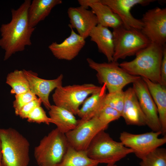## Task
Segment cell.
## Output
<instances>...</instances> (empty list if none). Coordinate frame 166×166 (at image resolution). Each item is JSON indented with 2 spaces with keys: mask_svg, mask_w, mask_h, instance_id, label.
<instances>
[{
  "mask_svg": "<svg viewBox=\"0 0 166 166\" xmlns=\"http://www.w3.org/2000/svg\"><path fill=\"white\" fill-rule=\"evenodd\" d=\"M28 122L38 124L44 123L48 125L53 123L52 119L48 117L45 111L41 106L35 108L28 115L27 118Z\"/></svg>",
  "mask_w": 166,
  "mask_h": 166,
  "instance_id": "obj_29",
  "label": "cell"
},
{
  "mask_svg": "<svg viewBox=\"0 0 166 166\" xmlns=\"http://www.w3.org/2000/svg\"><path fill=\"white\" fill-rule=\"evenodd\" d=\"M108 127L96 117L85 121L78 122L77 127L65 135L69 146L77 151H86L96 135Z\"/></svg>",
  "mask_w": 166,
  "mask_h": 166,
  "instance_id": "obj_11",
  "label": "cell"
},
{
  "mask_svg": "<svg viewBox=\"0 0 166 166\" xmlns=\"http://www.w3.org/2000/svg\"><path fill=\"white\" fill-rule=\"evenodd\" d=\"M6 83L11 87L12 94H18L30 90L29 82L23 70H16L9 73Z\"/></svg>",
  "mask_w": 166,
  "mask_h": 166,
  "instance_id": "obj_25",
  "label": "cell"
},
{
  "mask_svg": "<svg viewBox=\"0 0 166 166\" xmlns=\"http://www.w3.org/2000/svg\"><path fill=\"white\" fill-rule=\"evenodd\" d=\"M95 42L99 51L106 57L108 62L113 61L114 44L113 35L108 28L98 24L91 31L89 36Z\"/></svg>",
  "mask_w": 166,
  "mask_h": 166,
  "instance_id": "obj_20",
  "label": "cell"
},
{
  "mask_svg": "<svg viewBox=\"0 0 166 166\" xmlns=\"http://www.w3.org/2000/svg\"><path fill=\"white\" fill-rule=\"evenodd\" d=\"M62 3L61 0H34L31 3L28 11L29 24L34 28L50 14L56 6Z\"/></svg>",
  "mask_w": 166,
  "mask_h": 166,
  "instance_id": "obj_22",
  "label": "cell"
},
{
  "mask_svg": "<svg viewBox=\"0 0 166 166\" xmlns=\"http://www.w3.org/2000/svg\"><path fill=\"white\" fill-rule=\"evenodd\" d=\"M69 144L65 134L57 128L51 131L35 147L34 156L39 166H56L61 160Z\"/></svg>",
  "mask_w": 166,
  "mask_h": 166,
  "instance_id": "obj_5",
  "label": "cell"
},
{
  "mask_svg": "<svg viewBox=\"0 0 166 166\" xmlns=\"http://www.w3.org/2000/svg\"><path fill=\"white\" fill-rule=\"evenodd\" d=\"M2 166H28L30 144L16 129L0 128Z\"/></svg>",
  "mask_w": 166,
  "mask_h": 166,
  "instance_id": "obj_3",
  "label": "cell"
},
{
  "mask_svg": "<svg viewBox=\"0 0 166 166\" xmlns=\"http://www.w3.org/2000/svg\"><path fill=\"white\" fill-rule=\"evenodd\" d=\"M97 117L102 123L108 126L110 122L119 119L121 116L116 109L105 105Z\"/></svg>",
  "mask_w": 166,
  "mask_h": 166,
  "instance_id": "obj_28",
  "label": "cell"
},
{
  "mask_svg": "<svg viewBox=\"0 0 166 166\" xmlns=\"http://www.w3.org/2000/svg\"><path fill=\"white\" fill-rule=\"evenodd\" d=\"M124 102V92L122 90L106 94L104 104L117 110L121 116Z\"/></svg>",
  "mask_w": 166,
  "mask_h": 166,
  "instance_id": "obj_27",
  "label": "cell"
},
{
  "mask_svg": "<svg viewBox=\"0 0 166 166\" xmlns=\"http://www.w3.org/2000/svg\"><path fill=\"white\" fill-rule=\"evenodd\" d=\"M88 156L99 163H115L128 155L133 153L131 148L121 141L114 140L109 134L102 130L94 137L87 150Z\"/></svg>",
  "mask_w": 166,
  "mask_h": 166,
  "instance_id": "obj_4",
  "label": "cell"
},
{
  "mask_svg": "<svg viewBox=\"0 0 166 166\" xmlns=\"http://www.w3.org/2000/svg\"><path fill=\"white\" fill-rule=\"evenodd\" d=\"M161 132H152L134 134L126 131L121 133L120 141L131 148L136 156L141 159L166 143V136L160 138Z\"/></svg>",
  "mask_w": 166,
  "mask_h": 166,
  "instance_id": "obj_9",
  "label": "cell"
},
{
  "mask_svg": "<svg viewBox=\"0 0 166 166\" xmlns=\"http://www.w3.org/2000/svg\"><path fill=\"white\" fill-rule=\"evenodd\" d=\"M132 88L145 117L146 125L152 131L161 132L156 106L146 83L142 78L133 83Z\"/></svg>",
  "mask_w": 166,
  "mask_h": 166,
  "instance_id": "obj_12",
  "label": "cell"
},
{
  "mask_svg": "<svg viewBox=\"0 0 166 166\" xmlns=\"http://www.w3.org/2000/svg\"><path fill=\"white\" fill-rule=\"evenodd\" d=\"M99 164L89 157L86 151H77L69 146L61 160L56 166H98Z\"/></svg>",
  "mask_w": 166,
  "mask_h": 166,
  "instance_id": "obj_24",
  "label": "cell"
},
{
  "mask_svg": "<svg viewBox=\"0 0 166 166\" xmlns=\"http://www.w3.org/2000/svg\"><path fill=\"white\" fill-rule=\"evenodd\" d=\"M164 46L150 42L135 55L133 60L123 62L119 66L130 74L161 84L160 69Z\"/></svg>",
  "mask_w": 166,
  "mask_h": 166,
  "instance_id": "obj_2",
  "label": "cell"
},
{
  "mask_svg": "<svg viewBox=\"0 0 166 166\" xmlns=\"http://www.w3.org/2000/svg\"><path fill=\"white\" fill-rule=\"evenodd\" d=\"M23 71L29 82L30 90L41 99L45 107L49 110L51 105L49 94L54 89L62 86L63 75L61 74L55 79L46 80L39 77L31 71L23 69Z\"/></svg>",
  "mask_w": 166,
  "mask_h": 166,
  "instance_id": "obj_14",
  "label": "cell"
},
{
  "mask_svg": "<svg viewBox=\"0 0 166 166\" xmlns=\"http://www.w3.org/2000/svg\"><path fill=\"white\" fill-rule=\"evenodd\" d=\"M67 14L69 19V27L76 29L78 34L85 39L98 24L97 18L93 12L82 6L70 7L68 9Z\"/></svg>",
  "mask_w": 166,
  "mask_h": 166,
  "instance_id": "obj_15",
  "label": "cell"
},
{
  "mask_svg": "<svg viewBox=\"0 0 166 166\" xmlns=\"http://www.w3.org/2000/svg\"><path fill=\"white\" fill-rule=\"evenodd\" d=\"M2 152L1 141L0 139V166H2Z\"/></svg>",
  "mask_w": 166,
  "mask_h": 166,
  "instance_id": "obj_33",
  "label": "cell"
},
{
  "mask_svg": "<svg viewBox=\"0 0 166 166\" xmlns=\"http://www.w3.org/2000/svg\"><path fill=\"white\" fill-rule=\"evenodd\" d=\"M49 110V117L53 120V124L63 134H65L73 129L78 125V120L75 115L64 108L52 105Z\"/></svg>",
  "mask_w": 166,
  "mask_h": 166,
  "instance_id": "obj_23",
  "label": "cell"
},
{
  "mask_svg": "<svg viewBox=\"0 0 166 166\" xmlns=\"http://www.w3.org/2000/svg\"><path fill=\"white\" fill-rule=\"evenodd\" d=\"M86 61L89 67L97 72L98 82L105 84L108 93L123 90L127 85L141 78L128 73L120 67L117 61L98 63L89 58H87Z\"/></svg>",
  "mask_w": 166,
  "mask_h": 166,
  "instance_id": "obj_6",
  "label": "cell"
},
{
  "mask_svg": "<svg viewBox=\"0 0 166 166\" xmlns=\"http://www.w3.org/2000/svg\"><path fill=\"white\" fill-rule=\"evenodd\" d=\"M161 85L166 86V46H164L163 58L160 69Z\"/></svg>",
  "mask_w": 166,
  "mask_h": 166,
  "instance_id": "obj_32",
  "label": "cell"
},
{
  "mask_svg": "<svg viewBox=\"0 0 166 166\" xmlns=\"http://www.w3.org/2000/svg\"><path fill=\"white\" fill-rule=\"evenodd\" d=\"M106 90L105 85L104 84L98 90L85 100L77 114L81 118L78 120L79 122L85 121L97 116L105 105Z\"/></svg>",
  "mask_w": 166,
  "mask_h": 166,
  "instance_id": "obj_19",
  "label": "cell"
},
{
  "mask_svg": "<svg viewBox=\"0 0 166 166\" xmlns=\"http://www.w3.org/2000/svg\"><path fill=\"white\" fill-rule=\"evenodd\" d=\"M142 33L151 42L162 46L166 42V9L156 7L148 10L141 20Z\"/></svg>",
  "mask_w": 166,
  "mask_h": 166,
  "instance_id": "obj_10",
  "label": "cell"
},
{
  "mask_svg": "<svg viewBox=\"0 0 166 166\" xmlns=\"http://www.w3.org/2000/svg\"><path fill=\"white\" fill-rule=\"evenodd\" d=\"M113 61L135 55L151 42L140 30L127 29L123 26L113 29Z\"/></svg>",
  "mask_w": 166,
  "mask_h": 166,
  "instance_id": "obj_7",
  "label": "cell"
},
{
  "mask_svg": "<svg viewBox=\"0 0 166 166\" xmlns=\"http://www.w3.org/2000/svg\"><path fill=\"white\" fill-rule=\"evenodd\" d=\"M15 100L13 103L15 113L18 115L21 108L30 101L36 99L37 96L30 90L28 91L15 95Z\"/></svg>",
  "mask_w": 166,
  "mask_h": 166,
  "instance_id": "obj_30",
  "label": "cell"
},
{
  "mask_svg": "<svg viewBox=\"0 0 166 166\" xmlns=\"http://www.w3.org/2000/svg\"><path fill=\"white\" fill-rule=\"evenodd\" d=\"M69 36L62 42H53L48 48L54 56L60 60L71 61L76 57L84 46L85 39L72 28Z\"/></svg>",
  "mask_w": 166,
  "mask_h": 166,
  "instance_id": "obj_16",
  "label": "cell"
},
{
  "mask_svg": "<svg viewBox=\"0 0 166 166\" xmlns=\"http://www.w3.org/2000/svg\"><path fill=\"white\" fill-rule=\"evenodd\" d=\"M140 166H166V149L158 148L141 159Z\"/></svg>",
  "mask_w": 166,
  "mask_h": 166,
  "instance_id": "obj_26",
  "label": "cell"
},
{
  "mask_svg": "<svg viewBox=\"0 0 166 166\" xmlns=\"http://www.w3.org/2000/svg\"><path fill=\"white\" fill-rule=\"evenodd\" d=\"M80 5L85 8L89 7L96 15L98 24L114 29L123 26L118 16L108 6L100 2L99 0H78Z\"/></svg>",
  "mask_w": 166,
  "mask_h": 166,
  "instance_id": "obj_17",
  "label": "cell"
},
{
  "mask_svg": "<svg viewBox=\"0 0 166 166\" xmlns=\"http://www.w3.org/2000/svg\"><path fill=\"white\" fill-rule=\"evenodd\" d=\"M31 3L30 0H25L17 10L11 9V21L1 26L0 47L5 51L4 60L32 44L31 37L35 27L30 26L28 23V11Z\"/></svg>",
  "mask_w": 166,
  "mask_h": 166,
  "instance_id": "obj_1",
  "label": "cell"
},
{
  "mask_svg": "<svg viewBox=\"0 0 166 166\" xmlns=\"http://www.w3.org/2000/svg\"><path fill=\"white\" fill-rule=\"evenodd\" d=\"M101 3L109 6L119 17L123 26L127 29L140 30L143 26L140 20L134 18L131 10L136 5H147L152 0H99Z\"/></svg>",
  "mask_w": 166,
  "mask_h": 166,
  "instance_id": "obj_13",
  "label": "cell"
},
{
  "mask_svg": "<svg viewBox=\"0 0 166 166\" xmlns=\"http://www.w3.org/2000/svg\"><path fill=\"white\" fill-rule=\"evenodd\" d=\"M141 78L146 83L156 106L161 127V135L166 136V86Z\"/></svg>",
  "mask_w": 166,
  "mask_h": 166,
  "instance_id": "obj_21",
  "label": "cell"
},
{
  "mask_svg": "<svg viewBox=\"0 0 166 166\" xmlns=\"http://www.w3.org/2000/svg\"><path fill=\"white\" fill-rule=\"evenodd\" d=\"M100 87L91 83L62 85L55 89L52 95L53 101L55 105L77 115L80 105Z\"/></svg>",
  "mask_w": 166,
  "mask_h": 166,
  "instance_id": "obj_8",
  "label": "cell"
},
{
  "mask_svg": "<svg viewBox=\"0 0 166 166\" xmlns=\"http://www.w3.org/2000/svg\"><path fill=\"white\" fill-rule=\"evenodd\" d=\"M42 103L41 99L37 97L24 105L19 111L18 115L22 119H26L28 114L36 107L41 106Z\"/></svg>",
  "mask_w": 166,
  "mask_h": 166,
  "instance_id": "obj_31",
  "label": "cell"
},
{
  "mask_svg": "<svg viewBox=\"0 0 166 166\" xmlns=\"http://www.w3.org/2000/svg\"><path fill=\"white\" fill-rule=\"evenodd\" d=\"M124 92V105L121 117L127 125H146L145 117L132 87H129Z\"/></svg>",
  "mask_w": 166,
  "mask_h": 166,
  "instance_id": "obj_18",
  "label": "cell"
},
{
  "mask_svg": "<svg viewBox=\"0 0 166 166\" xmlns=\"http://www.w3.org/2000/svg\"><path fill=\"white\" fill-rule=\"evenodd\" d=\"M107 166H117L115 164H107Z\"/></svg>",
  "mask_w": 166,
  "mask_h": 166,
  "instance_id": "obj_34",
  "label": "cell"
}]
</instances>
